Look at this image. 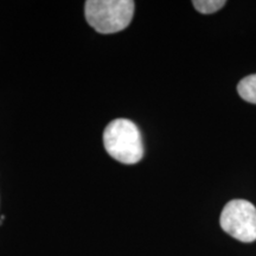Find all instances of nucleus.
Instances as JSON below:
<instances>
[{
    "instance_id": "obj_3",
    "label": "nucleus",
    "mask_w": 256,
    "mask_h": 256,
    "mask_svg": "<svg viewBox=\"0 0 256 256\" xmlns=\"http://www.w3.org/2000/svg\"><path fill=\"white\" fill-rule=\"evenodd\" d=\"M220 223L224 232L240 242L256 241V208L250 202L230 200L220 214Z\"/></svg>"
},
{
    "instance_id": "obj_5",
    "label": "nucleus",
    "mask_w": 256,
    "mask_h": 256,
    "mask_svg": "<svg viewBox=\"0 0 256 256\" xmlns=\"http://www.w3.org/2000/svg\"><path fill=\"white\" fill-rule=\"evenodd\" d=\"M194 8L203 14H215L226 5L224 0H194L192 2Z\"/></svg>"
},
{
    "instance_id": "obj_1",
    "label": "nucleus",
    "mask_w": 256,
    "mask_h": 256,
    "mask_svg": "<svg viewBox=\"0 0 256 256\" xmlns=\"http://www.w3.org/2000/svg\"><path fill=\"white\" fill-rule=\"evenodd\" d=\"M104 145L108 154L122 164H136L144 156L142 133L128 119H115L108 124L104 132Z\"/></svg>"
},
{
    "instance_id": "obj_2",
    "label": "nucleus",
    "mask_w": 256,
    "mask_h": 256,
    "mask_svg": "<svg viewBox=\"0 0 256 256\" xmlns=\"http://www.w3.org/2000/svg\"><path fill=\"white\" fill-rule=\"evenodd\" d=\"M136 2L132 0H88L84 14L88 24L98 34L122 31L132 22Z\"/></svg>"
},
{
    "instance_id": "obj_4",
    "label": "nucleus",
    "mask_w": 256,
    "mask_h": 256,
    "mask_svg": "<svg viewBox=\"0 0 256 256\" xmlns=\"http://www.w3.org/2000/svg\"><path fill=\"white\" fill-rule=\"evenodd\" d=\"M238 92L243 100L256 104V74L241 80L238 86Z\"/></svg>"
}]
</instances>
